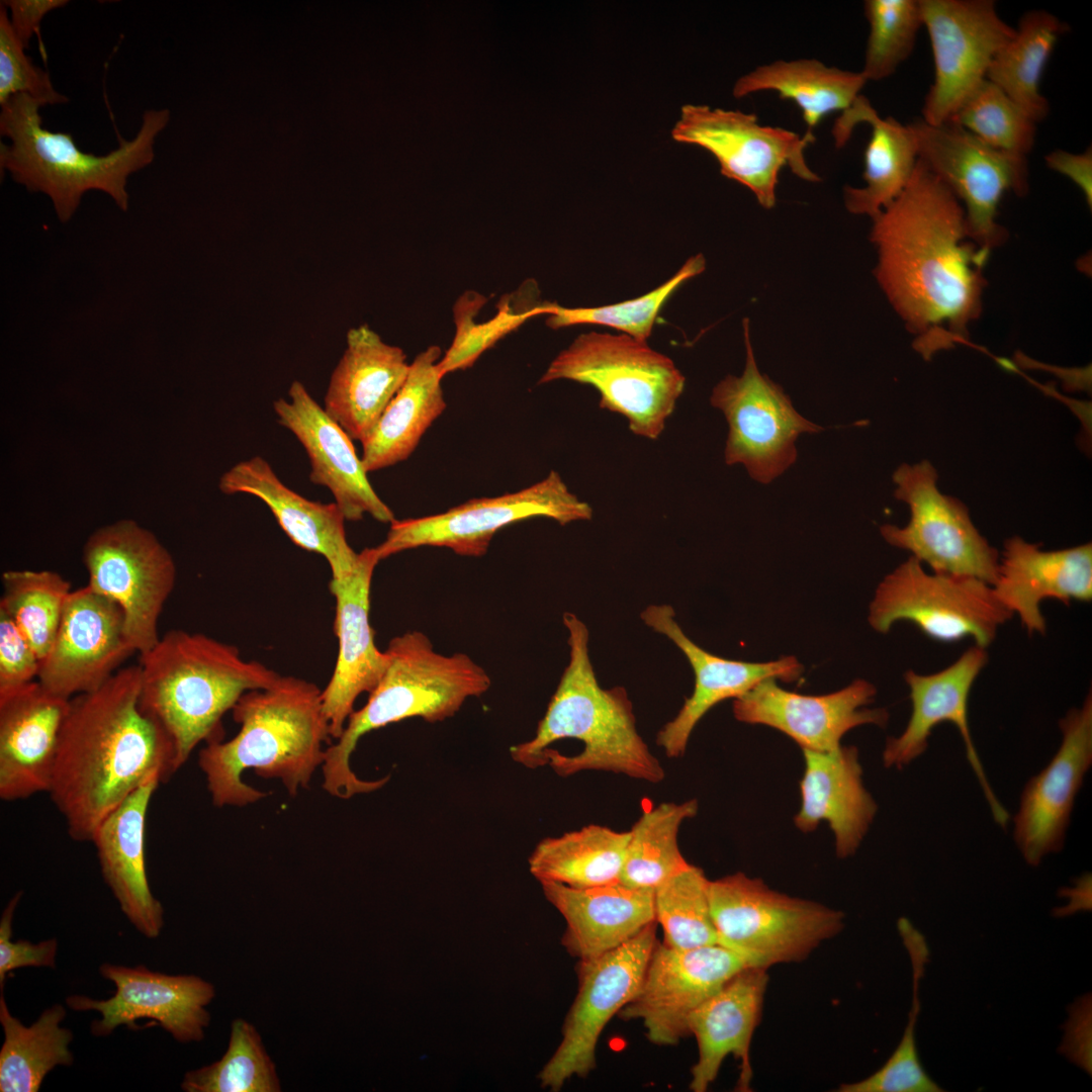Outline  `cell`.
<instances>
[{
  "mask_svg": "<svg viewBox=\"0 0 1092 1092\" xmlns=\"http://www.w3.org/2000/svg\"><path fill=\"white\" fill-rule=\"evenodd\" d=\"M876 278L925 359L966 343L982 312L991 250L967 235L962 203L918 158L901 194L872 218Z\"/></svg>",
  "mask_w": 1092,
  "mask_h": 1092,
  "instance_id": "1",
  "label": "cell"
},
{
  "mask_svg": "<svg viewBox=\"0 0 1092 1092\" xmlns=\"http://www.w3.org/2000/svg\"><path fill=\"white\" fill-rule=\"evenodd\" d=\"M140 665L70 699L49 796L69 836L91 842L102 821L153 777L175 774L172 743L140 707Z\"/></svg>",
  "mask_w": 1092,
  "mask_h": 1092,
  "instance_id": "2",
  "label": "cell"
},
{
  "mask_svg": "<svg viewBox=\"0 0 1092 1092\" xmlns=\"http://www.w3.org/2000/svg\"><path fill=\"white\" fill-rule=\"evenodd\" d=\"M232 712L238 733L207 742L198 754L214 806L243 807L267 796L243 781L250 768L281 781L290 796L308 787L332 739L315 684L280 675L266 689L246 692Z\"/></svg>",
  "mask_w": 1092,
  "mask_h": 1092,
  "instance_id": "3",
  "label": "cell"
},
{
  "mask_svg": "<svg viewBox=\"0 0 1092 1092\" xmlns=\"http://www.w3.org/2000/svg\"><path fill=\"white\" fill-rule=\"evenodd\" d=\"M563 623L569 663L534 737L512 746V758L529 768L549 765L560 777L602 770L652 784L663 781V767L637 732L626 690H606L597 680L586 626L571 613H564Z\"/></svg>",
  "mask_w": 1092,
  "mask_h": 1092,
  "instance_id": "4",
  "label": "cell"
},
{
  "mask_svg": "<svg viewBox=\"0 0 1092 1092\" xmlns=\"http://www.w3.org/2000/svg\"><path fill=\"white\" fill-rule=\"evenodd\" d=\"M140 707L169 737L175 772L201 742L221 740V718L252 690L280 676L202 633L170 630L140 654Z\"/></svg>",
  "mask_w": 1092,
  "mask_h": 1092,
  "instance_id": "5",
  "label": "cell"
},
{
  "mask_svg": "<svg viewBox=\"0 0 1092 1092\" xmlns=\"http://www.w3.org/2000/svg\"><path fill=\"white\" fill-rule=\"evenodd\" d=\"M386 668L367 702L354 710L322 764L323 788L331 796L349 799L383 787L388 778L366 781L350 766L359 739L366 733L408 718L427 722L454 716L469 698L488 691L486 670L464 653L445 655L434 650L421 631L393 637L385 650Z\"/></svg>",
  "mask_w": 1092,
  "mask_h": 1092,
  "instance_id": "6",
  "label": "cell"
},
{
  "mask_svg": "<svg viewBox=\"0 0 1092 1092\" xmlns=\"http://www.w3.org/2000/svg\"><path fill=\"white\" fill-rule=\"evenodd\" d=\"M42 105L26 94H15L1 105V172L30 192L46 194L62 222L72 218L83 195L91 190L108 194L123 211L128 208V177L155 158L156 138L170 120L168 109H149L135 136L121 140L103 156L85 153L68 132L42 126Z\"/></svg>",
  "mask_w": 1092,
  "mask_h": 1092,
  "instance_id": "7",
  "label": "cell"
},
{
  "mask_svg": "<svg viewBox=\"0 0 1092 1092\" xmlns=\"http://www.w3.org/2000/svg\"><path fill=\"white\" fill-rule=\"evenodd\" d=\"M567 379L595 387L600 407L624 416L637 436L656 440L685 388V376L646 341L621 334L579 335L550 363L539 384Z\"/></svg>",
  "mask_w": 1092,
  "mask_h": 1092,
  "instance_id": "8",
  "label": "cell"
},
{
  "mask_svg": "<svg viewBox=\"0 0 1092 1092\" xmlns=\"http://www.w3.org/2000/svg\"><path fill=\"white\" fill-rule=\"evenodd\" d=\"M708 894L719 944L746 967L804 961L844 927L843 912L777 892L743 873L710 881Z\"/></svg>",
  "mask_w": 1092,
  "mask_h": 1092,
  "instance_id": "9",
  "label": "cell"
},
{
  "mask_svg": "<svg viewBox=\"0 0 1092 1092\" xmlns=\"http://www.w3.org/2000/svg\"><path fill=\"white\" fill-rule=\"evenodd\" d=\"M1012 616L991 584L968 575L928 573L910 556L879 583L868 620L879 633L907 621L931 640L953 643L972 638L987 649Z\"/></svg>",
  "mask_w": 1092,
  "mask_h": 1092,
  "instance_id": "10",
  "label": "cell"
},
{
  "mask_svg": "<svg viewBox=\"0 0 1092 1092\" xmlns=\"http://www.w3.org/2000/svg\"><path fill=\"white\" fill-rule=\"evenodd\" d=\"M560 525L590 520L592 507L572 493L558 472L516 492L473 498L444 513L395 520L375 547L380 560L423 546L446 547L461 556H483L500 529L532 518Z\"/></svg>",
  "mask_w": 1092,
  "mask_h": 1092,
  "instance_id": "11",
  "label": "cell"
},
{
  "mask_svg": "<svg viewBox=\"0 0 1092 1092\" xmlns=\"http://www.w3.org/2000/svg\"><path fill=\"white\" fill-rule=\"evenodd\" d=\"M742 325L744 370L740 376L728 375L718 382L710 401L728 424L726 464H741L752 479L767 484L796 462L799 436L818 433L823 427L800 415L783 388L759 371L748 320Z\"/></svg>",
  "mask_w": 1092,
  "mask_h": 1092,
  "instance_id": "12",
  "label": "cell"
},
{
  "mask_svg": "<svg viewBox=\"0 0 1092 1092\" xmlns=\"http://www.w3.org/2000/svg\"><path fill=\"white\" fill-rule=\"evenodd\" d=\"M671 136L684 144L697 145L711 153L723 176L747 187L766 209L776 205L779 175L789 167L797 177L819 182L805 156L815 142L813 133L762 125L754 113L686 104Z\"/></svg>",
  "mask_w": 1092,
  "mask_h": 1092,
  "instance_id": "13",
  "label": "cell"
},
{
  "mask_svg": "<svg viewBox=\"0 0 1092 1092\" xmlns=\"http://www.w3.org/2000/svg\"><path fill=\"white\" fill-rule=\"evenodd\" d=\"M894 495L910 509L905 527L880 528L887 543L911 552L933 572L977 577L993 584L999 552L973 524L968 508L937 487V472L928 460L902 464L893 474Z\"/></svg>",
  "mask_w": 1092,
  "mask_h": 1092,
  "instance_id": "14",
  "label": "cell"
},
{
  "mask_svg": "<svg viewBox=\"0 0 1092 1092\" xmlns=\"http://www.w3.org/2000/svg\"><path fill=\"white\" fill-rule=\"evenodd\" d=\"M89 586L118 605L126 637L139 654L160 639L159 618L176 583L168 550L133 521H120L94 532L84 546Z\"/></svg>",
  "mask_w": 1092,
  "mask_h": 1092,
  "instance_id": "15",
  "label": "cell"
},
{
  "mask_svg": "<svg viewBox=\"0 0 1092 1092\" xmlns=\"http://www.w3.org/2000/svg\"><path fill=\"white\" fill-rule=\"evenodd\" d=\"M918 143V158L956 195L965 211L967 235L982 248L992 250L1007 240L998 223L1003 195L1028 191L1025 156L989 147L952 123L911 122Z\"/></svg>",
  "mask_w": 1092,
  "mask_h": 1092,
  "instance_id": "16",
  "label": "cell"
},
{
  "mask_svg": "<svg viewBox=\"0 0 1092 1092\" xmlns=\"http://www.w3.org/2000/svg\"><path fill=\"white\" fill-rule=\"evenodd\" d=\"M653 922L620 946L590 961H579L578 992L566 1016L562 1040L539 1073L543 1088L559 1091L573 1076L596 1067L600 1035L633 998L656 944Z\"/></svg>",
  "mask_w": 1092,
  "mask_h": 1092,
  "instance_id": "17",
  "label": "cell"
},
{
  "mask_svg": "<svg viewBox=\"0 0 1092 1092\" xmlns=\"http://www.w3.org/2000/svg\"><path fill=\"white\" fill-rule=\"evenodd\" d=\"M931 43L934 79L926 94L925 122H946L987 79L997 52L1015 34L992 0H919Z\"/></svg>",
  "mask_w": 1092,
  "mask_h": 1092,
  "instance_id": "18",
  "label": "cell"
},
{
  "mask_svg": "<svg viewBox=\"0 0 1092 1092\" xmlns=\"http://www.w3.org/2000/svg\"><path fill=\"white\" fill-rule=\"evenodd\" d=\"M745 967L720 944L678 949L656 942L637 992L618 1015L641 1019L654 1044H676L690 1035V1014Z\"/></svg>",
  "mask_w": 1092,
  "mask_h": 1092,
  "instance_id": "19",
  "label": "cell"
},
{
  "mask_svg": "<svg viewBox=\"0 0 1092 1092\" xmlns=\"http://www.w3.org/2000/svg\"><path fill=\"white\" fill-rule=\"evenodd\" d=\"M100 974L115 985L113 996L104 1000L72 995L67 1005L77 1011L94 1010L101 1018L91 1024V1032L105 1036L120 1025L131 1028L141 1018L158 1022L180 1042L199 1041L210 1021L206 1006L215 996L214 987L194 975H166L145 966L124 967L103 964Z\"/></svg>",
  "mask_w": 1092,
  "mask_h": 1092,
  "instance_id": "20",
  "label": "cell"
},
{
  "mask_svg": "<svg viewBox=\"0 0 1092 1092\" xmlns=\"http://www.w3.org/2000/svg\"><path fill=\"white\" fill-rule=\"evenodd\" d=\"M133 653L121 609L86 585L69 595L37 680L70 700L100 688Z\"/></svg>",
  "mask_w": 1092,
  "mask_h": 1092,
  "instance_id": "21",
  "label": "cell"
},
{
  "mask_svg": "<svg viewBox=\"0 0 1092 1092\" xmlns=\"http://www.w3.org/2000/svg\"><path fill=\"white\" fill-rule=\"evenodd\" d=\"M1059 749L1023 788L1014 817V842L1023 859L1037 867L1065 845L1075 799L1092 765V695L1059 721Z\"/></svg>",
  "mask_w": 1092,
  "mask_h": 1092,
  "instance_id": "22",
  "label": "cell"
},
{
  "mask_svg": "<svg viewBox=\"0 0 1092 1092\" xmlns=\"http://www.w3.org/2000/svg\"><path fill=\"white\" fill-rule=\"evenodd\" d=\"M987 662V649L974 644L954 662L934 673L920 674L907 670L904 678L910 691L912 713L905 730L898 737L887 739L883 762L886 767L903 768L926 751L934 727L944 722L953 724L962 736L967 759L992 816L998 825L1005 828L1010 815L988 781L969 724L970 693Z\"/></svg>",
  "mask_w": 1092,
  "mask_h": 1092,
  "instance_id": "23",
  "label": "cell"
},
{
  "mask_svg": "<svg viewBox=\"0 0 1092 1092\" xmlns=\"http://www.w3.org/2000/svg\"><path fill=\"white\" fill-rule=\"evenodd\" d=\"M876 694V687L866 679H855L831 694L808 696L784 690L776 678H767L734 700L733 714L740 722L783 732L802 749L831 751L840 746L846 732L857 726L887 725L886 709L866 708Z\"/></svg>",
  "mask_w": 1092,
  "mask_h": 1092,
  "instance_id": "24",
  "label": "cell"
},
{
  "mask_svg": "<svg viewBox=\"0 0 1092 1092\" xmlns=\"http://www.w3.org/2000/svg\"><path fill=\"white\" fill-rule=\"evenodd\" d=\"M379 561L375 547L365 548L351 572L332 577L329 583L336 603L338 654L322 690V703L333 739L341 736L358 697L375 688L387 665V654L377 648L370 623L372 576Z\"/></svg>",
  "mask_w": 1092,
  "mask_h": 1092,
  "instance_id": "25",
  "label": "cell"
},
{
  "mask_svg": "<svg viewBox=\"0 0 1092 1092\" xmlns=\"http://www.w3.org/2000/svg\"><path fill=\"white\" fill-rule=\"evenodd\" d=\"M281 426L289 430L309 458V479L327 487L346 521H359L368 514L381 523L391 524L395 517L378 496L367 477L352 439L309 394L294 380L288 399L273 402Z\"/></svg>",
  "mask_w": 1092,
  "mask_h": 1092,
  "instance_id": "26",
  "label": "cell"
},
{
  "mask_svg": "<svg viewBox=\"0 0 1092 1092\" xmlns=\"http://www.w3.org/2000/svg\"><path fill=\"white\" fill-rule=\"evenodd\" d=\"M674 615L673 609L667 605L649 606L640 615L647 626L665 635L682 651L695 673L693 694L656 736L657 745L670 758L684 755L693 730L718 703L739 698L764 679L791 682L803 672V665L795 656H783L767 662H746L714 655L684 633Z\"/></svg>",
  "mask_w": 1092,
  "mask_h": 1092,
  "instance_id": "27",
  "label": "cell"
},
{
  "mask_svg": "<svg viewBox=\"0 0 1092 1092\" xmlns=\"http://www.w3.org/2000/svg\"><path fill=\"white\" fill-rule=\"evenodd\" d=\"M70 700L37 679L0 696V798L48 793Z\"/></svg>",
  "mask_w": 1092,
  "mask_h": 1092,
  "instance_id": "28",
  "label": "cell"
},
{
  "mask_svg": "<svg viewBox=\"0 0 1092 1092\" xmlns=\"http://www.w3.org/2000/svg\"><path fill=\"white\" fill-rule=\"evenodd\" d=\"M992 587L998 601L1018 616L1029 635H1043V601L1057 600L1067 606L1072 601H1091L1092 544L1044 551L1040 543L1013 536L1004 542Z\"/></svg>",
  "mask_w": 1092,
  "mask_h": 1092,
  "instance_id": "29",
  "label": "cell"
},
{
  "mask_svg": "<svg viewBox=\"0 0 1092 1092\" xmlns=\"http://www.w3.org/2000/svg\"><path fill=\"white\" fill-rule=\"evenodd\" d=\"M767 982L766 970L745 967L690 1014L689 1033L696 1037L699 1051L691 1070L692 1091H707L729 1055L739 1063L736 1091H751L750 1043L761 1018Z\"/></svg>",
  "mask_w": 1092,
  "mask_h": 1092,
  "instance_id": "30",
  "label": "cell"
},
{
  "mask_svg": "<svg viewBox=\"0 0 1092 1092\" xmlns=\"http://www.w3.org/2000/svg\"><path fill=\"white\" fill-rule=\"evenodd\" d=\"M403 350L366 325L347 333L346 349L330 377L324 410L352 440L364 441L404 382Z\"/></svg>",
  "mask_w": 1092,
  "mask_h": 1092,
  "instance_id": "31",
  "label": "cell"
},
{
  "mask_svg": "<svg viewBox=\"0 0 1092 1092\" xmlns=\"http://www.w3.org/2000/svg\"><path fill=\"white\" fill-rule=\"evenodd\" d=\"M223 493H247L261 499L299 548L322 555L332 577L351 572L359 559L349 544L345 517L335 503L307 499L286 486L260 456L241 461L220 478Z\"/></svg>",
  "mask_w": 1092,
  "mask_h": 1092,
  "instance_id": "32",
  "label": "cell"
},
{
  "mask_svg": "<svg viewBox=\"0 0 1092 1092\" xmlns=\"http://www.w3.org/2000/svg\"><path fill=\"white\" fill-rule=\"evenodd\" d=\"M160 783L153 777L139 787L102 821L91 840L104 882L128 921L148 938L158 937L164 926V908L150 888L145 855L147 814Z\"/></svg>",
  "mask_w": 1092,
  "mask_h": 1092,
  "instance_id": "33",
  "label": "cell"
},
{
  "mask_svg": "<svg viewBox=\"0 0 1092 1092\" xmlns=\"http://www.w3.org/2000/svg\"><path fill=\"white\" fill-rule=\"evenodd\" d=\"M802 750L805 769L795 825L803 832H811L821 822H827L834 834L837 856H850L860 845L878 811L862 782L858 750L855 746L842 745L831 751Z\"/></svg>",
  "mask_w": 1092,
  "mask_h": 1092,
  "instance_id": "34",
  "label": "cell"
},
{
  "mask_svg": "<svg viewBox=\"0 0 1092 1092\" xmlns=\"http://www.w3.org/2000/svg\"><path fill=\"white\" fill-rule=\"evenodd\" d=\"M540 884L546 899L566 922L563 946L579 961L594 960L620 946L656 921L654 891L621 883L590 888Z\"/></svg>",
  "mask_w": 1092,
  "mask_h": 1092,
  "instance_id": "35",
  "label": "cell"
},
{
  "mask_svg": "<svg viewBox=\"0 0 1092 1092\" xmlns=\"http://www.w3.org/2000/svg\"><path fill=\"white\" fill-rule=\"evenodd\" d=\"M868 123L872 133L864 152L862 187L846 186L845 208L852 214L877 216L908 184L918 160V143L911 123L882 117L861 94L835 121L832 134L837 148L844 146L853 128Z\"/></svg>",
  "mask_w": 1092,
  "mask_h": 1092,
  "instance_id": "36",
  "label": "cell"
},
{
  "mask_svg": "<svg viewBox=\"0 0 1092 1092\" xmlns=\"http://www.w3.org/2000/svg\"><path fill=\"white\" fill-rule=\"evenodd\" d=\"M439 346L419 353L407 376L388 403L371 434L362 441V463L368 472L406 460L423 435L446 408L444 378L438 368Z\"/></svg>",
  "mask_w": 1092,
  "mask_h": 1092,
  "instance_id": "37",
  "label": "cell"
},
{
  "mask_svg": "<svg viewBox=\"0 0 1092 1092\" xmlns=\"http://www.w3.org/2000/svg\"><path fill=\"white\" fill-rule=\"evenodd\" d=\"M867 82L860 72L826 66L816 59L778 60L738 78L732 92L737 98L761 91L778 93L800 108L807 132L813 133L826 115L850 108Z\"/></svg>",
  "mask_w": 1092,
  "mask_h": 1092,
  "instance_id": "38",
  "label": "cell"
},
{
  "mask_svg": "<svg viewBox=\"0 0 1092 1092\" xmlns=\"http://www.w3.org/2000/svg\"><path fill=\"white\" fill-rule=\"evenodd\" d=\"M629 835V831L590 824L544 838L529 857V870L540 883L572 888L620 883Z\"/></svg>",
  "mask_w": 1092,
  "mask_h": 1092,
  "instance_id": "39",
  "label": "cell"
},
{
  "mask_svg": "<svg viewBox=\"0 0 1092 1092\" xmlns=\"http://www.w3.org/2000/svg\"><path fill=\"white\" fill-rule=\"evenodd\" d=\"M1 990L0 1023L4 1041L0 1050V1091L37 1092L49 1072L70 1066L73 1033L62 1027L66 1009L60 1004L47 1008L30 1026L11 1015Z\"/></svg>",
  "mask_w": 1092,
  "mask_h": 1092,
  "instance_id": "40",
  "label": "cell"
},
{
  "mask_svg": "<svg viewBox=\"0 0 1092 1092\" xmlns=\"http://www.w3.org/2000/svg\"><path fill=\"white\" fill-rule=\"evenodd\" d=\"M1068 26L1054 14L1031 10L1022 15L1015 34L995 55L987 79L1001 88L1036 123L1050 105L1039 85L1059 37Z\"/></svg>",
  "mask_w": 1092,
  "mask_h": 1092,
  "instance_id": "41",
  "label": "cell"
},
{
  "mask_svg": "<svg viewBox=\"0 0 1092 1092\" xmlns=\"http://www.w3.org/2000/svg\"><path fill=\"white\" fill-rule=\"evenodd\" d=\"M536 288L533 283L531 286L524 283L518 290L502 296L494 316L484 322H475V317L485 305L486 297L475 290L462 293L453 305L454 339L438 363L441 375L471 367L482 353L528 320L548 315L552 302H537Z\"/></svg>",
  "mask_w": 1092,
  "mask_h": 1092,
  "instance_id": "42",
  "label": "cell"
},
{
  "mask_svg": "<svg viewBox=\"0 0 1092 1092\" xmlns=\"http://www.w3.org/2000/svg\"><path fill=\"white\" fill-rule=\"evenodd\" d=\"M699 803L665 802L645 810L629 831L620 883L633 889L655 891L690 866L680 852L677 836L684 821L695 817Z\"/></svg>",
  "mask_w": 1092,
  "mask_h": 1092,
  "instance_id": "43",
  "label": "cell"
},
{
  "mask_svg": "<svg viewBox=\"0 0 1092 1092\" xmlns=\"http://www.w3.org/2000/svg\"><path fill=\"white\" fill-rule=\"evenodd\" d=\"M898 930L912 966L913 995L899 1044L887 1062L869 1077L845 1083L839 1092H941L943 1089L923 1069L916 1044L915 1026L920 1011L919 987L929 958L925 937L905 917L898 920Z\"/></svg>",
  "mask_w": 1092,
  "mask_h": 1092,
  "instance_id": "44",
  "label": "cell"
},
{
  "mask_svg": "<svg viewBox=\"0 0 1092 1092\" xmlns=\"http://www.w3.org/2000/svg\"><path fill=\"white\" fill-rule=\"evenodd\" d=\"M0 610L5 612L41 659L49 652L71 594V583L50 570L2 574Z\"/></svg>",
  "mask_w": 1092,
  "mask_h": 1092,
  "instance_id": "45",
  "label": "cell"
},
{
  "mask_svg": "<svg viewBox=\"0 0 1092 1092\" xmlns=\"http://www.w3.org/2000/svg\"><path fill=\"white\" fill-rule=\"evenodd\" d=\"M186 1092H279L275 1065L257 1029L237 1018L231 1026L228 1050L220 1060L185 1074Z\"/></svg>",
  "mask_w": 1092,
  "mask_h": 1092,
  "instance_id": "46",
  "label": "cell"
},
{
  "mask_svg": "<svg viewBox=\"0 0 1092 1092\" xmlns=\"http://www.w3.org/2000/svg\"><path fill=\"white\" fill-rule=\"evenodd\" d=\"M709 882L699 867L691 864L654 891L657 924L663 943L678 949L719 944L711 916Z\"/></svg>",
  "mask_w": 1092,
  "mask_h": 1092,
  "instance_id": "47",
  "label": "cell"
},
{
  "mask_svg": "<svg viewBox=\"0 0 1092 1092\" xmlns=\"http://www.w3.org/2000/svg\"><path fill=\"white\" fill-rule=\"evenodd\" d=\"M702 255H696L679 268L667 281L650 292L626 301L592 307H564L552 303L546 325L562 329L576 325L610 327L641 341L651 335L658 312L672 293L687 280L705 270Z\"/></svg>",
  "mask_w": 1092,
  "mask_h": 1092,
  "instance_id": "48",
  "label": "cell"
},
{
  "mask_svg": "<svg viewBox=\"0 0 1092 1092\" xmlns=\"http://www.w3.org/2000/svg\"><path fill=\"white\" fill-rule=\"evenodd\" d=\"M947 121L968 130L989 147L1020 156L1026 157L1035 141L1036 122L988 79Z\"/></svg>",
  "mask_w": 1092,
  "mask_h": 1092,
  "instance_id": "49",
  "label": "cell"
},
{
  "mask_svg": "<svg viewBox=\"0 0 1092 1092\" xmlns=\"http://www.w3.org/2000/svg\"><path fill=\"white\" fill-rule=\"evenodd\" d=\"M870 25L864 63L866 80L880 81L893 75L911 55L923 26L919 0H867Z\"/></svg>",
  "mask_w": 1092,
  "mask_h": 1092,
  "instance_id": "50",
  "label": "cell"
},
{
  "mask_svg": "<svg viewBox=\"0 0 1092 1092\" xmlns=\"http://www.w3.org/2000/svg\"><path fill=\"white\" fill-rule=\"evenodd\" d=\"M20 93L42 106L69 102L54 88L49 73L26 55L12 28L7 8L0 5V105Z\"/></svg>",
  "mask_w": 1092,
  "mask_h": 1092,
  "instance_id": "51",
  "label": "cell"
},
{
  "mask_svg": "<svg viewBox=\"0 0 1092 1092\" xmlns=\"http://www.w3.org/2000/svg\"><path fill=\"white\" fill-rule=\"evenodd\" d=\"M40 659L10 617L0 610V696L37 679Z\"/></svg>",
  "mask_w": 1092,
  "mask_h": 1092,
  "instance_id": "52",
  "label": "cell"
},
{
  "mask_svg": "<svg viewBox=\"0 0 1092 1092\" xmlns=\"http://www.w3.org/2000/svg\"><path fill=\"white\" fill-rule=\"evenodd\" d=\"M22 893H16L5 907L0 920V986L8 974L25 967L55 968L58 942L55 938L32 943L28 940L11 939L12 921L15 908Z\"/></svg>",
  "mask_w": 1092,
  "mask_h": 1092,
  "instance_id": "53",
  "label": "cell"
},
{
  "mask_svg": "<svg viewBox=\"0 0 1092 1092\" xmlns=\"http://www.w3.org/2000/svg\"><path fill=\"white\" fill-rule=\"evenodd\" d=\"M1063 1054L1091 1074V996L1086 994L1070 1009L1061 1045Z\"/></svg>",
  "mask_w": 1092,
  "mask_h": 1092,
  "instance_id": "54",
  "label": "cell"
},
{
  "mask_svg": "<svg viewBox=\"0 0 1092 1092\" xmlns=\"http://www.w3.org/2000/svg\"><path fill=\"white\" fill-rule=\"evenodd\" d=\"M68 4V0L1 1V5L9 11L12 28L25 50L29 48L32 35L38 31L43 17L51 11Z\"/></svg>",
  "mask_w": 1092,
  "mask_h": 1092,
  "instance_id": "55",
  "label": "cell"
},
{
  "mask_svg": "<svg viewBox=\"0 0 1092 1092\" xmlns=\"http://www.w3.org/2000/svg\"><path fill=\"white\" fill-rule=\"evenodd\" d=\"M1046 166L1071 179L1082 191L1089 208L1092 206V150L1081 154L1054 150L1044 157Z\"/></svg>",
  "mask_w": 1092,
  "mask_h": 1092,
  "instance_id": "56",
  "label": "cell"
}]
</instances>
